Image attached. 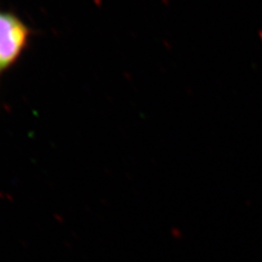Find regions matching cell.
<instances>
[{
    "label": "cell",
    "instance_id": "1",
    "mask_svg": "<svg viewBox=\"0 0 262 262\" xmlns=\"http://www.w3.org/2000/svg\"><path fill=\"white\" fill-rule=\"evenodd\" d=\"M29 29L15 15L0 11V73L19 58L26 48Z\"/></svg>",
    "mask_w": 262,
    "mask_h": 262
}]
</instances>
